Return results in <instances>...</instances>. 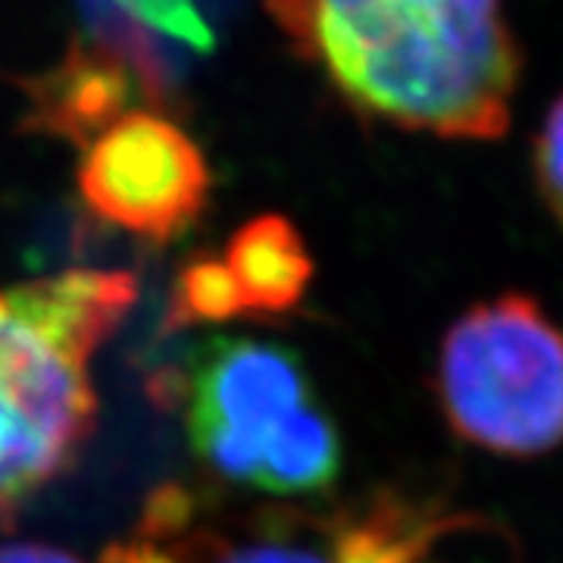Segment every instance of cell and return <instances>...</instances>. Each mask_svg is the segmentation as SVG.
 Instances as JSON below:
<instances>
[{
	"instance_id": "cell-1",
	"label": "cell",
	"mask_w": 563,
	"mask_h": 563,
	"mask_svg": "<svg viewBox=\"0 0 563 563\" xmlns=\"http://www.w3.org/2000/svg\"><path fill=\"white\" fill-rule=\"evenodd\" d=\"M266 13L366 120L448 141L510 125L523 51L501 0H266Z\"/></svg>"
},
{
	"instance_id": "cell-2",
	"label": "cell",
	"mask_w": 563,
	"mask_h": 563,
	"mask_svg": "<svg viewBox=\"0 0 563 563\" xmlns=\"http://www.w3.org/2000/svg\"><path fill=\"white\" fill-rule=\"evenodd\" d=\"M132 301L135 279L101 269L0 291V523L79 457L98 410L88 357Z\"/></svg>"
},
{
	"instance_id": "cell-3",
	"label": "cell",
	"mask_w": 563,
	"mask_h": 563,
	"mask_svg": "<svg viewBox=\"0 0 563 563\" xmlns=\"http://www.w3.org/2000/svg\"><path fill=\"white\" fill-rule=\"evenodd\" d=\"M444 422L501 457L563 444V332L529 295L476 303L448 329L435 366Z\"/></svg>"
},
{
	"instance_id": "cell-4",
	"label": "cell",
	"mask_w": 563,
	"mask_h": 563,
	"mask_svg": "<svg viewBox=\"0 0 563 563\" xmlns=\"http://www.w3.org/2000/svg\"><path fill=\"white\" fill-rule=\"evenodd\" d=\"M85 207L147 242H173L210 198V166L195 139L157 110H132L81 147Z\"/></svg>"
},
{
	"instance_id": "cell-5",
	"label": "cell",
	"mask_w": 563,
	"mask_h": 563,
	"mask_svg": "<svg viewBox=\"0 0 563 563\" xmlns=\"http://www.w3.org/2000/svg\"><path fill=\"white\" fill-rule=\"evenodd\" d=\"M313 401L295 351L254 339H217L203 344L188 376L191 444L217 476L257 485L266 444Z\"/></svg>"
},
{
	"instance_id": "cell-6",
	"label": "cell",
	"mask_w": 563,
	"mask_h": 563,
	"mask_svg": "<svg viewBox=\"0 0 563 563\" xmlns=\"http://www.w3.org/2000/svg\"><path fill=\"white\" fill-rule=\"evenodd\" d=\"M141 536L166 544L181 563H363L344 510L263 514L235 536L203 523L185 488H163L147 501Z\"/></svg>"
},
{
	"instance_id": "cell-7",
	"label": "cell",
	"mask_w": 563,
	"mask_h": 563,
	"mask_svg": "<svg viewBox=\"0 0 563 563\" xmlns=\"http://www.w3.org/2000/svg\"><path fill=\"white\" fill-rule=\"evenodd\" d=\"M16 85L25 95L22 125L79 147H88L103 129L132 113V101L154 103L139 66L107 41H73L54 66Z\"/></svg>"
},
{
	"instance_id": "cell-8",
	"label": "cell",
	"mask_w": 563,
	"mask_h": 563,
	"mask_svg": "<svg viewBox=\"0 0 563 563\" xmlns=\"http://www.w3.org/2000/svg\"><path fill=\"white\" fill-rule=\"evenodd\" d=\"M222 263L235 282L244 317L291 313L313 282V257L301 232L276 213L244 222L225 244Z\"/></svg>"
},
{
	"instance_id": "cell-9",
	"label": "cell",
	"mask_w": 563,
	"mask_h": 563,
	"mask_svg": "<svg viewBox=\"0 0 563 563\" xmlns=\"http://www.w3.org/2000/svg\"><path fill=\"white\" fill-rule=\"evenodd\" d=\"M342 470L339 432L320 404H307L266 444L257 485L279 498H310L329 492Z\"/></svg>"
},
{
	"instance_id": "cell-10",
	"label": "cell",
	"mask_w": 563,
	"mask_h": 563,
	"mask_svg": "<svg viewBox=\"0 0 563 563\" xmlns=\"http://www.w3.org/2000/svg\"><path fill=\"white\" fill-rule=\"evenodd\" d=\"M235 317H244V310L222 257L201 254L185 263L173 288L169 325L229 322Z\"/></svg>"
},
{
	"instance_id": "cell-11",
	"label": "cell",
	"mask_w": 563,
	"mask_h": 563,
	"mask_svg": "<svg viewBox=\"0 0 563 563\" xmlns=\"http://www.w3.org/2000/svg\"><path fill=\"white\" fill-rule=\"evenodd\" d=\"M110 7H117L135 32H161L201 54L213 51L217 44V35L195 0H110Z\"/></svg>"
},
{
	"instance_id": "cell-12",
	"label": "cell",
	"mask_w": 563,
	"mask_h": 563,
	"mask_svg": "<svg viewBox=\"0 0 563 563\" xmlns=\"http://www.w3.org/2000/svg\"><path fill=\"white\" fill-rule=\"evenodd\" d=\"M532 169L539 195L563 225V95L548 107L542 129L532 141Z\"/></svg>"
},
{
	"instance_id": "cell-13",
	"label": "cell",
	"mask_w": 563,
	"mask_h": 563,
	"mask_svg": "<svg viewBox=\"0 0 563 563\" xmlns=\"http://www.w3.org/2000/svg\"><path fill=\"white\" fill-rule=\"evenodd\" d=\"M0 563H81L66 551L44 544H7L0 548Z\"/></svg>"
}]
</instances>
